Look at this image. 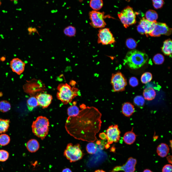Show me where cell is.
I'll use <instances>...</instances> for the list:
<instances>
[{
    "instance_id": "6da1fadb",
    "label": "cell",
    "mask_w": 172,
    "mask_h": 172,
    "mask_svg": "<svg viewBox=\"0 0 172 172\" xmlns=\"http://www.w3.org/2000/svg\"><path fill=\"white\" fill-rule=\"evenodd\" d=\"M82 109L75 117L69 116L65 127L68 133L75 138L93 142L96 134L100 130L102 114L96 108L81 105Z\"/></svg>"
},
{
    "instance_id": "7a4b0ae2",
    "label": "cell",
    "mask_w": 172,
    "mask_h": 172,
    "mask_svg": "<svg viewBox=\"0 0 172 172\" xmlns=\"http://www.w3.org/2000/svg\"><path fill=\"white\" fill-rule=\"evenodd\" d=\"M148 59L145 53L134 49L128 52L124 59V64H126L131 69H136L143 66Z\"/></svg>"
},
{
    "instance_id": "3957f363",
    "label": "cell",
    "mask_w": 172,
    "mask_h": 172,
    "mask_svg": "<svg viewBox=\"0 0 172 172\" xmlns=\"http://www.w3.org/2000/svg\"><path fill=\"white\" fill-rule=\"evenodd\" d=\"M57 89V98L64 104L70 103L73 99L80 94L78 88L72 87L67 83L59 84Z\"/></svg>"
},
{
    "instance_id": "277c9868",
    "label": "cell",
    "mask_w": 172,
    "mask_h": 172,
    "mask_svg": "<svg viewBox=\"0 0 172 172\" xmlns=\"http://www.w3.org/2000/svg\"><path fill=\"white\" fill-rule=\"evenodd\" d=\"M49 126L48 119L45 117L39 116L32 123V132L35 135L43 140L48 134Z\"/></svg>"
},
{
    "instance_id": "5b68a950",
    "label": "cell",
    "mask_w": 172,
    "mask_h": 172,
    "mask_svg": "<svg viewBox=\"0 0 172 172\" xmlns=\"http://www.w3.org/2000/svg\"><path fill=\"white\" fill-rule=\"evenodd\" d=\"M84 155L78 144L73 145L71 143L68 144L65 150L64 155L70 162L76 161L82 158Z\"/></svg>"
},
{
    "instance_id": "8992f818",
    "label": "cell",
    "mask_w": 172,
    "mask_h": 172,
    "mask_svg": "<svg viewBox=\"0 0 172 172\" xmlns=\"http://www.w3.org/2000/svg\"><path fill=\"white\" fill-rule=\"evenodd\" d=\"M118 17L124 27L127 28L129 26L135 24L136 17L132 8L127 6L118 14Z\"/></svg>"
},
{
    "instance_id": "52a82bcc",
    "label": "cell",
    "mask_w": 172,
    "mask_h": 172,
    "mask_svg": "<svg viewBox=\"0 0 172 172\" xmlns=\"http://www.w3.org/2000/svg\"><path fill=\"white\" fill-rule=\"evenodd\" d=\"M89 16L91 21L90 24L93 27L101 29L106 26V24L104 19L107 17L104 16V12L92 11L89 12Z\"/></svg>"
},
{
    "instance_id": "ba28073f",
    "label": "cell",
    "mask_w": 172,
    "mask_h": 172,
    "mask_svg": "<svg viewBox=\"0 0 172 172\" xmlns=\"http://www.w3.org/2000/svg\"><path fill=\"white\" fill-rule=\"evenodd\" d=\"M111 84L114 92L123 91L127 85L126 80L121 72H118L113 74L111 79Z\"/></svg>"
},
{
    "instance_id": "9c48e42d",
    "label": "cell",
    "mask_w": 172,
    "mask_h": 172,
    "mask_svg": "<svg viewBox=\"0 0 172 172\" xmlns=\"http://www.w3.org/2000/svg\"><path fill=\"white\" fill-rule=\"evenodd\" d=\"M97 43L103 45H108L114 43L115 40L109 28H104L100 29L97 34Z\"/></svg>"
},
{
    "instance_id": "30bf717a",
    "label": "cell",
    "mask_w": 172,
    "mask_h": 172,
    "mask_svg": "<svg viewBox=\"0 0 172 172\" xmlns=\"http://www.w3.org/2000/svg\"><path fill=\"white\" fill-rule=\"evenodd\" d=\"M121 132L117 124L112 125L109 127L106 130V139L109 145L113 142H118L120 140Z\"/></svg>"
},
{
    "instance_id": "8fae6325",
    "label": "cell",
    "mask_w": 172,
    "mask_h": 172,
    "mask_svg": "<svg viewBox=\"0 0 172 172\" xmlns=\"http://www.w3.org/2000/svg\"><path fill=\"white\" fill-rule=\"evenodd\" d=\"M172 29L165 23L156 22L155 27L149 35L152 37H158L161 35H169L171 34Z\"/></svg>"
},
{
    "instance_id": "7c38bea8",
    "label": "cell",
    "mask_w": 172,
    "mask_h": 172,
    "mask_svg": "<svg viewBox=\"0 0 172 172\" xmlns=\"http://www.w3.org/2000/svg\"><path fill=\"white\" fill-rule=\"evenodd\" d=\"M137 160L132 157L129 158L126 163L122 166H117L114 168L111 172H116L120 171L124 172H134Z\"/></svg>"
},
{
    "instance_id": "4fadbf2b",
    "label": "cell",
    "mask_w": 172,
    "mask_h": 172,
    "mask_svg": "<svg viewBox=\"0 0 172 172\" xmlns=\"http://www.w3.org/2000/svg\"><path fill=\"white\" fill-rule=\"evenodd\" d=\"M25 63L18 58H14L10 63V67L12 71L18 75H20L24 71Z\"/></svg>"
},
{
    "instance_id": "5bb4252c",
    "label": "cell",
    "mask_w": 172,
    "mask_h": 172,
    "mask_svg": "<svg viewBox=\"0 0 172 172\" xmlns=\"http://www.w3.org/2000/svg\"><path fill=\"white\" fill-rule=\"evenodd\" d=\"M36 97L38 105L43 108H46L50 105L53 99L51 95L46 93H40L37 94Z\"/></svg>"
},
{
    "instance_id": "9a60e30c",
    "label": "cell",
    "mask_w": 172,
    "mask_h": 172,
    "mask_svg": "<svg viewBox=\"0 0 172 172\" xmlns=\"http://www.w3.org/2000/svg\"><path fill=\"white\" fill-rule=\"evenodd\" d=\"M156 21L150 22L143 17L140 20L139 24H140L144 30L145 34L147 37L148 36L154 29Z\"/></svg>"
},
{
    "instance_id": "2e32d148",
    "label": "cell",
    "mask_w": 172,
    "mask_h": 172,
    "mask_svg": "<svg viewBox=\"0 0 172 172\" xmlns=\"http://www.w3.org/2000/svg\"><path fill=\"white\" fill-rule=\"evenodd\" d=\"M135 111L134 106L129 102L124 103L122 108L123 114L125 116L129 117L132 115Z\"/></svg>"
},
{
    "instance_id": "e0dca14e",
    "label": "cell",
    "mask_w": 172,
    "mask_h": 172,
    "mask_svg": "<svg viewBox=\"0 0 172 172\" xmlns=\"http://www.w3.org/2000/svg\"><path fill=\"white\" fill-rule=\"evenodd\" d=\"M133 129L132 128L131 131L126 132L124 135L123 140L128 145L133 144L136 140L137 135L133 132Z\"/></svg>"
},
{
    "instance_id": "ac0fdd59",
    "label": "cell",
    "mask_w": 172,
    "mask_h": 172,
    "mask_svg": "<svg viewBox=\"0 0 172 172\" xmlns=\"http://www.w3.org/2000/svg\"><path fill=\"white\" fill-rule=\"evenodd\" d=\"M169 150V148L167 145L164 143H161L157 146V153L159 156L163 157L166 156Z\"/></svg>"
},
{
    "instance_id": "d6986e66",
    "label": "cell",
    "mask_w": 172,
    "mask_h": 172,
    "mask_svg": "<svg viewBox=\"0 0 172 172\" xmlns=\"http://www.w3.org/2000/svg\"><path fill=\"white\" fill-rule=\"evenodd\" d=\"M26 146L28 151L31 153L36 152L39 148L38 142L35 139H31L29 140L27 142Z\"/></svg>"
},
{
    "instance_id": "ffe728a7",
    "label": "cell",
    "mask_w": 172,
    "mask_h": 172,
    "mask_svg": "<svg viewBox=\"0 0 172 172\" xmlns=\"http://www.w3.org/2000/svg\"><path fill=\"white\" fill-rule=\"evenodd\" d=\"M172 45V41L170 39H167L164 42L163 46L161 49L162 52L165 55L171 56Z\"/></svg>"
},
{
    "instance_id": "44dd1931",
    "label": "cell",
    "mask_w": 172,
    "mask_h": 172,
    "mask_svg": "<svg viewBox=\"0 0 172 172\" xmlns=\"http://www.w3.org/2000/svg\"><path fill=\"white\" fill-rule=\"evenodd\" d=\"M143 95L145 99L151 100L155 98L156 92L152 88L149 87L145 89L144 90Z\"/></svg>"
},
{
    "instance_id": "7402d4cb",
    "label": "cell",
    "mask_w": 172,
    "mask_h": 172,
    "mask_svg": "<svg viewBox=\"0 0 172 172\" xmlns=\"http://www.w3.org/2000/svg\"><path fill=\"white\" fill-rule=\"evenodd\" d=\"M76 102H74L73 105L70 106L68 108L67 113L69 116L75 117L79 114L80 110L78 107L76 105Z\"/></svg>"
},
{
    "instance_id": "603a6c76",
    "label": "cell",
    "mask_w": 172,
    "mask_h": 172,
    "mask_svg": "<svg viewBox=\"0 0 172 172\" xmlns=\"http://www.w3.org/2000/svg\"><path fill=\"white\" fill-rule=\"evenodd\" d=\"M146 19L150 22L156 21L158 18V15L154 10H150L147 11L145 14Z\"/></svg>"
},
{
    "instance_id": "cb8c5ba5",
    "label": "cell",
    "mask_w": 172,
    "mask_h": 172,
    "mask_svg": "<svg viewBox=\"0 0 172 172\" xmlns=\"http://www.w3.org/2000/svg\"><path fill=\"white\" fill-rule=\"evenodd\" d=\"M28 108L30 111L39 105L36 97L33 96L30 97L27 101Z\"/></svg>"
},
{
    "instance_id": "d4e9b609",
    "label": "cell",
    "mask_w": 172,
    "mask_h": 172,
    "mask_svg": "<svg viewBox=\"0 0 172 172\" xmlns=\"http://www.w3.org/2000/svg\"><path fill=\"white\" fill-rule=\"evenodd\" d=\"M103 5L102 0H91L90 2V7L96 11H97L101 9Z\"/></svg>"
},
{
    "instance_id": "484cf974",
    "label": "cell",
    "mask_w": 172,
    "mask_h": 172,
    "mask_svg": "<svg viewBox=\"0 0 172 172\" xmlns=\"http://www.w3.org/2000/svg\"><path fill=\"white\" fill-rule=\"evenodd\" d=\"M10 120L0 119V134L7 132L9 126Z\"/></svg>"
},
{
    "instance_id": "4316f807",
    "label": "cell",
    "mask_w": 172,
    "mask_h": 172,
    "mask_svg": "<svg viewBox=\"0 0 172 172\" xmlns=\"http://www.w3.org/2000/svg\"><path fill=\"white\" fill-rule=\"evenodd\" d=\"M76 30L74 27L69 26L65 27L63 30V32L66 36L69 37L74 36L76 34Z\"/></svg>"
},
{
    "instance_id": "83f0119b",
    "label": "cell",
    "mask_w": 172,
    "mask_h": 172,
    "mask_svg": "<svg viewBox=\"0 0 172 172\" xmlns=\"http://www.w3.org/2000/svg\"><path fill=\"white\" fill-rule=\"evenodd\" d=\"M11 108L10 103L8 101L3 100L0 101V111L3 113L9 111Z\"/></svg>"
},
{
    "instance_id": "f1b7e54d",
    "label": "cell",
    "mask_w": 172,
    "mask_h": 172,
    "mask_svg": "<svg viewBox=\"0 0 172 172\" xmlns=\"http://www.w3.org/2000/svg\"><path fill=\"white\" fill-rule=\"evenodd\" d=\"M10 138L7 134H3L0 135V145L4 146L8 145L10 141Z\"/></svg>"
},
{
    "instance_id": "f546056e",
    "label": "cell",
    "mask_w": 172,
    "mask_h": 172,
    "mask_svg": "<svg viewBox=\"0 0 172 172\" xmlns=\"http://www.w3.org/2000/svg\"><path fill=\"white\" fill-rule=\"evenodd\" d=\"M86 149L88 153L91 154H93L96 152L97 150V147L94 143L91 142L87 144Z\"/></svg>"
},
{
    "instance_id": "4dcf8cb0",
    "label": "cell",
    "mask_w": 172,
    "mask_h": 172,
    "mask_svg": "<svg viewBox=\"0 0 172 172\" xmlns=\"http://www.w3.org/2000/svg\"><path fill=\"white\" fill-rule=\"evenodd\" d=\"M152 79V74L149 72H146L141 76V80L142 83L146 84L150 82Z\"/></svg>"
},
{
    "instance_id": "1f68e13d",
    "label": "cell",
    "mask_w": 172,
    "mask_h": 172,
    "mask_svg": "<svg viewBox=\"0 0 172 172\" xmlns=\"http://www.w3.org/2000/svg\"><path fill=\"white\" fill-rule=\"evenodd\" d=\"M134 102L136 105L141 107H142L144 105L145 100L142 96H137L134 98Z\"/></svg>"
},
{
    "instance_id": "d6a6232c",
    "label": "cell",
    "mask_w": 172,
    "mask_h": 172,
    "mask_svg": "<svg viewBox=\"0 0 172 172\" xmlns=\"http://www.w3.org/2000/svg\"><path fill=\"white\" fill-rule=\"evenodd\" d=\"M153 60L154 63L156 64H161L164 62V57L161 54H158L154 56L153 58Z\"/></svg>"
},
{
    "instance_id": "836d02e7",
    "label": "cell",
    "mask_w": 172,
    "mask_h": 172,
    "mask_svg": "<svg viewBox=\"0 0 172 172\" xmlns=\"http://www.w3.org/2000/svg\"><path fill=\"white\" fill-rule=\"evenodd\" d=\"M126 45L127 47L130 49L135 48L137 46L136 41L132 38H129L126 40Z\"/></svg>"
},
{
    "instance_id": "e575fe53",
    "label": "cell",
    "mask_w": 172,
    "mask_h": 172,
    "mask_svg": "<svg viewBox=\"0 0 172 172\" xmlns=\"http://www.w3.org/2000/svg\"><path fill=\"white\" fill-rule=\"evenodd\" d=\"M9 153L7 151L4 150H0V161L4 162L8 159Z\"/></svg>"
},
{
    "instance_id": "d590c367",
    "label": "cell",
    "mask_w": 172,
    "mask_h": 172,
    "mask_svg": "<svg viewBox=\"0 0 172 172\" xmlns=\"http://www.w3.org/2000/svg\"><path fill=\"white\" fill-rule=\"evenodd\" d=\"M152 1L153 6L156 9L162 8L164 4L163 0H152Z\"/></svg>"
},
{
    "instance_id": "8d00e7d4",
    "label": "cell",
    "mask_w": 172,
    "mask_h": 172,
    "mask_svg": "<svg viewBox=\"0 0 172 172\" xmlns=\"http://www.w3.org/2000/svg\"><path fill=\"white\" fill-rule=\"evenodd\" d=\"M129 82L130 85L133 87L137 86L138 84V79L134 77H132L130 79Z\"/></svg>"
},
{
    "instance_id": "74e56055",
    "label": "cell",
    "mask_w": 172,
    "mask_h": 172,
    "mask_svg": "<svg viewBox=\"0 0 172 172\" xmlns=\"http://www.w3.org/2000/svg\"><path fill=\"white\" fill-rule=\"evenodd\" d=\"M172 167L171 164L165 165L163 167L162 172H172Z\"/></svg>"
},
{
    "instance_id": "f35d334b",
    "label": "cell",
    "mask_w": 172,
    "mask_h": 172,
    "mask_svg": "<svg viewBox=\"0 0 172 172\" xmlns=\"http://www.w3.org/2000/svg\"><path fill=\"white\" fill-rule=\"evenodd\" d=\"M138 31L141 34H145V32L141 25L139 24L137 28Z\"/></svg>"
},
{
    "instance_id": "ab89813d",
    "label": "cell",
    "mask_w": 172,
    "mask_h": 172,
    "mask_svg": "<svg viewBox=\"0 0 172 172\" xmlns=\"http://www.w3.org/2000/svg\"><path fill=\"white\" fill-rule=\"evenodd\" d=\"M99 137L102 140H105L106 139V134L104 132L100 133L99 134Z\"/></svg>"
},
{
    "instance_id": "60d3db41",
    "label": "cell",
    "mask_w": 172,
    "mask_h": 172,
    "mask_svg": "<svg viewBox=\"0 0 172 172\" xmlns=\"http://www.w3.org/2000/svg\"><path fill=\"white\" fill-rule=\"evenodd\" d=\"M167 159L168 162L170 164H172V156L171 155H169L167 157Z\"/></svg>"
},
{
    "instance_id": "b9f144b4",
    "label": "cell",
    "mask_w": 172,
    "mask_h": 172,
    "mask_svg": "<svg viewBox=\"0 0 172 172\" xmlns=\"http://www.w3.org/2000/svg\"><path fill=\"white\" fill-rule=\"evenodd\" d=\"M62 172H72V171L70 168H66L63 169Z\"/></svg>"
},
{
    "instance_id": "7bdbcfd3",
    "label": "cell",
    "mask_w": 172,
    "mask_h": 172,
    "mask_svg": "<svg viewBox=\"0 0 172 172\" xmlns=\"http://www.w3.org/2000/svg\"><path fill=\"white\" fill-rule=\"evenodd\" d=\"M115 148L114 146H113L111 148L110 151H111L114 152L115 151Z\"/></svg>"
},
{
    "instance_id": "ee69618b",
    "label": "cell",
    "mask_w": 172,
    "mask_h": 172,
    "mask_svg": "<svg viewBox=\"0 0 172 172\" xmlns=\"http://www.w3.org/2000/svg\"><path fill=\"white\" fill-rule=\"evenodd\" d=\"M94 172H105L102 170H96Z\"/></svg>"
},
{
    "instance_id": "f6af8a7d",
    "label": "cell",
    "mask_w": 172,
    "mask_h": 172,
    "mask_svg": "<svg viewBox=\"0 0 172 172\" xmlns=\"http://www.w3.org/2000/svg\"><path fill=\"white\" fill-rule=\"evenodd\" d=\"M143 172H152L149 169H146L145 170L143 171Z\"/></svg>"
},
{
    "instance_id": "bcb514c9",
    "label": "cell",
    "mask_w": 172,
    "mask_h": 172,
    "mask_svg": "<svg viewBox=\"0 0 172 172\" xmlns=\"http://www.w3.org/2000/svg\"><path fill=\"white\" fill-rule=\"evenodd\" d=\"M110 146V145H109L107 143L105 145V147L106 149H108V148Z\"/></svg>"
},
{
    "instance_id": "7dc6e473",
    "label": "cell",
    "mask_w": 172,
    "mask_h": 172,
    "mask_svg": "<svg viewBox=\"0 0 172 172\" xmlns=\"http://www.w3.org/2000/svg\"><path fill=\"white\" fill-rule=\"evenodd\" d=\"M5 59V58L4 57H2L0 58V60L1 61H4Z\"/></svg>"
},
{
    "instance_id": "c3c4849f",
    "label": "cell",
    "mask_w": 172,
    "mask_h": 172,
    "mask_svg": "<svg viewBox=\"0 0 172 172\" xmlns=\"http://www.w3.org/2000/svg\"><path fill=\"white\" fill-rule=\"evenodd\" d=\"M170 146L172 149V140H170Z\"/></svg>"
},
{
    "instance_id": "681fc988",
    "label": "cell",
    "mask_w": 172,
    "mask_h": 172,
    "mask_svg": "<svg viewBox=\"0 0 172 172\" xmlns=\"http://www.w3.org/2000/svg\"><path fill=\"white\" fill-rule=\"evenodd\" d=\"M97 143L98 145H99L101 143V142L99 141H97Z\"/></svg>"
},
{
    "instance_id": "f907efd6",
    "label": "cell",
    "mask_w": 172,
    "mask_h": 172,
    "mask_svg": "<svg viewBox=\"0 0 172 172\" xmlns=\"http://www.w3.org/2000/svg\"><path fill=\"white\" fill-rule=\"evenodd\" d=\"M11 1L13 0V1H17V0H11Z\"/></svg>"
},
{
    "instance_id": "816d5d0a",
    "label": "cell",
    "mask_w": 172,
    "mask_h": 172,
    "mask_svg": "<svg viewBox=\"0 0 172 172\" xmlns=\"http://www.w3.org/2000/svg\"></svg>"
}]
</instances>
